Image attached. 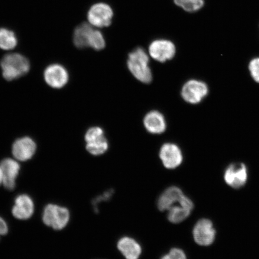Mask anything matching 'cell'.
Returning a JSON list of instances; mask_svg holds the SVG:
<instances>
[{
    "instance_id": "6da1fadb",
    "label": "cell",
    "mask_w": 259,
    "mask_h": 259,
    "mask_svg": "<svg viewBox=\"0 0 259 259\" xmlns=\"http://www.w3.org/2000/svg\"><path fill=\"white\" fill-rule=\"evenodd\" d=\"M127 66L133 75L140 82L149 83L153 80L149 57L144 49L138 48L129 54Z\"/></svg>"
},
{
    "instance_id": "7a4b0ae2",
    "label": "cell",
    "mask_w": 259,
    "mask_h": 259,
    "mask_svg": "<svg viewBox=\"0 0 259 259\" xmlns=\"http://www.w3.org/2000/svg\"><path fill=\"white\" fill-rule=\"evenodd\" d=\"M3 76L7 80H13L25 75L30 70V63L22 55H6L1 61Z\"/></svg>"
},
{
    "instance_id": "3957f363",
    "label": "cell",
    "mask_w": 259,
    "mask_h": 259,
    "mask_svg": "<svg viewBox=\"0 0 259 259\" xmlns=\"http://www.w3.org/2000/svg\"><path fill=\"white\" fill-rule=\"evenodd\" d=\"M70 218L69 209L65 207L48 204L45 207L42 221L44 224L56 231H61L67 226Z\"/></svg>"
},
{
    "instance_id": "277c9868",
    "label": "cell",
    "mask_w": 259,
    "mask_h": 259,
    "mask_svg": "<svg viewBox=\"0 0 259 259\" xmlns=\"http://www.w3.org/2000/svg\"><path fill=\"white\" fill-rule=\"evenodd\" d=\"M209 93L208 85L203 81L197 79L188 80L181 90V96L184 101L192 105L199 104Z\"/></svg>"
},
{
    "instance_id": "5b68a950",
    "label": "cell",
    "mask_w": 259,
    "mask_h": 259,
    "mask_svg": "<svg viewBox=\"0 0 259 259\" xmlns=\"http://www.w3.org/2000/svg\"><path fill=\"white\" fill-rule=\"evenodd\" d=\"M87 150L91 154L100 155L108 150V142L105 137L104 131L99 127L90 128L85 136Z\"/></svg>"
},
{
    "instance_id": "8992f818",
    "label": "cell",
    "mask_w": 259,
    "mask_h": 259,
    "mask_svg": "<svg viewBox=\"0 0 259 259\" xmlns=\"http://www.w3.org/2000/svg\"><path fill=\"white\" fill-rule=\"evenodd\" d=\"M113 12L111 6L99 3L91 7L88 12V20L93 27L104 28L111 24Z\"/></svg>"
},
{
    "instance_id": "52a82bcc",
    "label": "cell",
    "mask_w": 259,
    "mask_h": 259,
    "mask_svg": "<svg viewBox=\"0 0 259 259\" xmlns=\"http://www.w3.org/2000/svg\"><path fill=\"white\" fill-rule=\"evenodd\" d=\"M193 235L197 244L208 246L215 241L216 231L210 220L203 219L199 220L194 226Z\"/></svg>"
},
{
    "instance_id": "ba28073f",
    "label": "cell",
    "mask_w": 259,
    "mask_h": 259,
    "mask_svg": "<svg viewBox=\"0 0 259 259\" xmlns=\"http://www.w3.org/2000/svg\"><path fill=\"white\" fill-rule=\"evenodd\" d=\"M224 179L226 183L230 187L236 189H240L247 183V167L242 163L230 164L225 171Z\"/></svg>"
},
{
    "instance_id": "9c48e42d",
    "label": "cell",
    "mask_w": 259,
    "mask_h": 259,
    "mask_svg": "<svg viewBox=\"0 0 259 259\" xmlns=\"http://www.w3.org/2000/svg\"><path fill=\"white\" fill-rule=\"evenodd\" d=\"M149 53L154 60L161 63L172 59L176 54L173 42L166 39L155 40L149 47Z\"/></svg>"
},
{
    "instance_id": "30bf717a",
    "label": "cell",
    "mask_w": 259,
    "mask_h": 259,
    "mask_svg": "<svg viewBox=\"0 0 259 259\" xmlns=\"http://www.w3.org/2000/svg\"><path fill=\"white\" fill-rule=\"evenodd\" d=\"M44 78L49 86L59 89L66 85L69 80V74L63 66L54 64L45 69Z\"/></svg>"
},
{
    "instance_id": "8fae6325",
    "label": "cell",
    "mask_w": 259,
    "mask_h": 259,
    "mask_svg": "<svg viewBox=\"0 0 259 259\" xmlns=\"http://www.w3.org/2000/svg\"><path fill=\"white\" fill-rule=\"evenodd\" d=\"M160 158L165 167L173 169L180 166L183 161L181 149L174 144H165L160 151Z\"/></svg>"
},
{
    "instance_id": "7c38bea8",
    "label": "cell",
    "mask_w": 259,
    "mask_h": 259,
    "mask_svg": "<svg viewBox=\"0 0 259 259\" xmlns=\"http://www.w3.org/2000/svg\"><path fill=\"white\" fill-rule=\"evenodd\" d=\"M35 142L29 137L17 139L13 144L12 154L16 160L26 161L30 160L36 151Z\"/></svg>"
},
{
    "instance_id": "4fadbf2b",
    "label": "cell",
    "mask_w": 259,
    "mask_h": 259,
    "mask_svg": "<svg viewBox=\"0 0 259 259\" xmlns=\"http://www.w3.org/2000/svg\"><path fill=\"white\" fill-rule=\"evenodd\" d=\"M34 212V203L30 196L22 194L16 197L12 213L15 218L20 220L30 219Z\"/></svg>"
},
{
    "instance_id": "5bb4252c",
    "label": "cell",
    "mask_w": 259,
    "mask_h": 259,
    "mask_svg": "<svg viewBox=\"0 0 259 259\" xmlns=\"http://www.w3.org/2000/svg\"><path fill=\"white\" fill-rule=\"evenodd\" d=\"M3 171V185L8 190L15 189L16 180L20 171L21 166L18 160L12 158H5L2 161Z\"/></svg>"
},
{
    "instance_id": "9a60e30c",
    "label": "cell",
    "mask_w": 259,
    "mask_h": 259,
    "mask_svg": "<svg viewBox=\"0 0 259 259\" xmlns=\"http://www.w3.org/2000/svg\"><path fill=\"white\" fill-rule=\"evenodd\" d=\"M193 207L192 200L185 196L180 202L167 210V219L175 224L182 222L190 215Z\"/></svg>"
},
{
    "instance_id": "2e32d148",
    "label": "cell",
    "mask_w": 259,
    "mask_h": 259,
    "mask_svg": "<svg viewBox=\"0 0 259 259\" xmlns=\"http://www.w3.org/2000/svg\"><path fill=\"white\" fill-rule=\"evenodd\" d=\"M183 191L179 187H170L158 197L157 206L160 211H166L184 198Z\"/></svg>"
},
{
    "instance_id": "e0dca14e",
    "label": "cell",
    "mask_w": 259,
    "mask_h": 259,
    "mask_svg": "<svg viewBox=\"0 0 259 259\" xmlns=\"http://www.w3.org/2000/svg\"><path fill=\"white\" fill-rule=\"evenodd\" d=\"M144 123L145 128L151 134H161L166 129L164 116L156 111H151L146 115Z\"/></svg>"
},
{
    "instance_id": "ac0fdd59",
    "label": "cell",
    "mask_w": 259,
    "mask_h": 259,
    "mask_svg": "<svg viewBox=\"0 0 259 259\" xmlns=\"http://www.w3.org/2000/svg\"><path fill=\"white\" fill-rule=\"evenodd\" d=\"M95 29L88 23H83L77 27L73 34V43L77 48L83 49L90 47L91 42Z\"/></svg>"
},
{
    "instance_id": "d6986e66",
    "label": "cell",
    "mask_w": 259,
    "mask_h": 259,
    "mask_svg": "<svg viewBox=\"0 0 259 259\" xmlns=\"http://www.w3.org/2000/svg\"><path fill=\"white\" fill-rule=\"evenodd\" d=\"M117 247L126 259H139L141 254V245L134 239L127 236L119 239Z\"/></svg>"
},
{
    "instance_id": "ffe728a7",
    "label": "cell",
    "mask_w": 259,
    "mask_h": 259,
    "mask_svg": "<svg viewBox=\"0 0 259 259\" xmlns=\"http://www.w3.org/2000/svg\"><path fill=\"white\" fill-rule=\"evenodd\" d=\"M17 44V38L14 32L6 28H0V48L6 51L12 50Z\"/></svg>"
},
{
    "instance_id": "44dd1931",
    "label": "cell",
    "mask_w": 259,
    "mask_h": 259,
    "mask_svg": "<svg viewBox=\"0 0 259 259\" xmlns=\"http://www.w3.org/2000/svg\"><path fill=\"white\" fill-rule=\"evenodd\" d=\"M174 2L178 6L188 12L199 11L205 3L203 0H174Z\"/></svg>"
},
{
    "instance_id": "7402d4cb",
    "label": "cell",
    "mask_w": 259,
    "mask_h": 259,
    "mask_svg": "<svg viewBox=\"0 0 259 259\" xmlns=\"http://www.w3.org/2000/svg\"><path fill=\"white\" fill-rule=\"evenodd\" d=\"M113 193H114V191L112 189H110L107 190L106 192L103 193L101 195L95 197V198L92 200V205L94 210H95L96 212H98L99 204L102 202L108 201V200L111 198Z\"/></svg>"
},
{
    "instance_id": "603a6c76",
    "label": "cell",
    "mask_w": 259,
    "mask_h": 259,
    "mask_svg": "<svg viewBox=\"0 0 259 259\" xmlns=\"http://www.w3.org/2000/svg\"><path fill=\"white\" fill-rule=\"evenodd\" d=\"M248 70L252 79L259 83V57L254 58L250 61Z\"/></svg>"
},
{
    "instance_id": "cb8c5ba5",
    "label": "cell",
    "mask_w": 259,
    "mask_h": 259,
    "mask_svg": "<svg viewBox=\"0 0 259 259\" xmlns=\"http://www.w3.org/2000/svg\"><path fill=\"white\" fill-rule=\"evenodd\" d=\"M161 259H187L186 254L180 248H172L167 254L163 255Z\"/></svg>"
},
{
    "instance_id": "d4e9b609",
    "label": "cell",
    "mask_w": 259,
    "mask_h": 259,
    "mask_svg": "<svg viewBox=\"0 0 259 259\" xmlns=\"http://www.w3.org/2000/svg\"><path fill=\"white\" fill-rule=\"evenodd\" d=\"M9 227L6 220L0 216V236H5L8 234Z\"/></svg>"
},
{
    "instance_id": "484cf974",
    "label": "cell",
    "mask_w": 259,
    "mask_h": 259,
    "mask_svg": "<svg viewBox=\"0 0 259 259\" xmlns=\"http://www.w3.org/2000/svg\"><path fill=\"white\" fill-rule=\"evenodd\" d=\"M3 171L2 169L1 164H0V185H3Z\"/></svg>"
}]
</instances>
